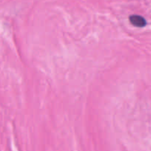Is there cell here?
I'll return each mask as SVG.
<instances>
[{"mask_svg":"<svg viewBox=\"0 0 151 151\" xmlns=\"http://www.w3.org/2000/svg\"><path fill=\"white\" fill-rule=\"evenodd\" d=\"M129 20L131 24L137 27H143L147 24L145 19L142 16H139V15H132V16H130Z\"/></svg>","mask_w":151,"mask_h":151,"instance_id":"1","label":"cell"}]
</instances>
